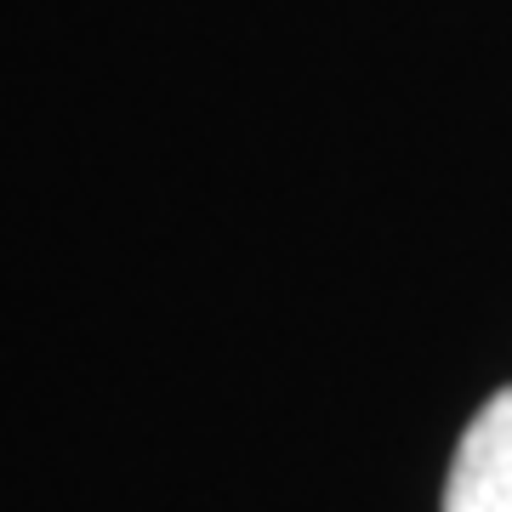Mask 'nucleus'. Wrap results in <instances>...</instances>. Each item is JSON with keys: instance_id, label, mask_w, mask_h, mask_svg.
Wrapping results in <instances>:
<instances>
[{"instance_id": "obj_1", "label": "nucleus", "mask_w": 512, "mask_h": 512, "mask_svg": "<svg viewBox=\"0 0 512 512\" xmlns=\"http://www.w3.org/2000/svg\"><path fill=\"white\" fill-rule=\"evenodd\" d=\"M444 512H512V387H501L461 433Z\"/></svg>"}]
</instances>
